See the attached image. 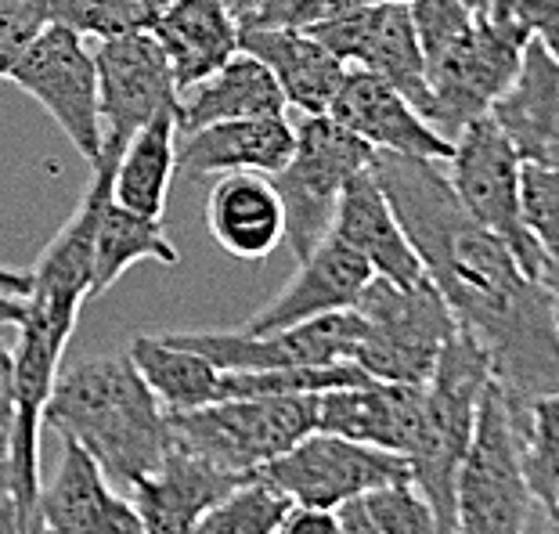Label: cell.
<instances>
[{
	"label": "cell",
	"mask_w": 559,
	"mask_h": 534,
	"mask_svg": "<svg viewBox=\"0 0 559 534\" xmlns=\"http://www.w3.org/2000/svg\"><path fill=\"white\" fill-rule=\"evenodd\" d=\"M368 170L455 325L487 351L502 397L520 401L559 390V325L549 286L523 271L502 235L484 228L459 203L437 163L372 152Z\"/></svg>",
	"instance_id": "obj_1"
},
{
	"label": "cell",
	"mask_w": 559,
	"mask_h": 534,
	"mask_svg": "<svg viewBox=\"0 0 559 534\" xmlns=\"http://www.w3.org/2000/svg\"><path fill=\"white\" fill-rule=\"evenodd\" d=\"M116 152H102L91 166V185L66 228L55 235L29 271V289L22 296L19 343H15V437L8 459L15 477L19 534L37 531L40 498V426L44 405L62 369V354L73 340L80 307L91 300V246L94 224L112 195Z\"/></svg>",
	"instance_id": "obj_2"
},
{
	"label": "cell",
	"mask_w": 559,
	"mask_h": 534,
	"mask_svg": "<svg viewBox=\"0 0 559 534\" xmlns=\"http://www.w3.org/2000/svg\"><path fill=\"white\" fill-rule=\"evenodd\" d=\"M44 426L80 444L123 495L174 448L170 412L145 387L127 351L58 369Z\"/></svg>",
	"instance_id": "obj_3"
},
{
	"label": "cell",
	"mask_w": 559,
	"mask_h": 534,
	"mask_svg": "<svg viewBox=\"0 0 559 534\" xmlns=\"http://www.w3.org/2000/svg\"><path fill=\"white\" fill-rule=\"evenodd\" d=\"M491 379L487 351L455 325L423 387V430L408 455L412 484L430 502L444 534L455 527V473L469 448L480 397Z\"/></svg>",
	"instance_id": "obj_4"
},
{
	"label": "cell",
	"mask_w": 559,
	"mask_h": 534,
	"mask_svg": "<svg viewBox=\"0 0 559 534\" xmlns=\"http://www.w3.org/2000/svg\"><path fill=\"white\" fill-rule=\"evenodd\" d=\"M531 37L516 0H491L466 37L426 66L423 120L455 141L462 127L491 112V105L509 91Z\"/></svg>",
	"instance_id": "obj_5"
},
{
	"label": "cell",
	"mask_w": 559,
	"mask_h": 534,
	"mask_svg": "<svg viewBox=\"0 0 559 534\" xmlns=\"http://www.w3.org/2000/svg\"><path fill=\"white\" fill-rule=\"evenodd\" d=\"M354 311L361 318V340L350 361L383 383L423 387L455 332V315L426 275L412 286L372 275Z\"/></svg>",
	"instance_id": "obj_6"
},
{
	"label": "cell",
	"mask_w": 559,
	"mask_h": 534,
	"mask_svg": "<svg viewBox=\"0 0 559 534\" xmlns=\"http://www.w3.org/2000/svg\"><path fill=\"white\" fill-rule=\"evenodd\" d=\"M174 441L231 473H260L318 430V394L221 397L170 415Z\"/></svg>",
	"instance_id": "obj_7"
},
{
	"label": "cell",
	"mask_w": 559,
	"mask_h": 534,
	"mask_svg": "<svg viewBox=\"0 0 559 534\" xmlns=\"http://www.w3.org/2000/svg\"><path fill=\"white\" fill-rule=\"evenodd\" d=\"M372 152L358 134L340 127L329 112L304 116L296 123V149L278 174H271L285 210V242L304 260L329 239L340 195L354 174L368 170Z\"/></svg>",
	"instance_id": "obj_8"
},
{
	"label": "cell",
	"mask_w": 559,
	"mask_h": 534,
	"mask_svg": "<svg viewBox=\"0 0 559 534\" xmlns=\"http://www.w3.org/2000/svg\"><path fill=\"white\" fill-rule=\"evenodd\" d=\"M538 502L523 477L506 397L491 379L480 397L477 426L455 473L451 534H531Z\"/></svg>",
	"instance_id": "obj_9"
},
{
	"label": "cell",
	"mask_w": 559,
	"mask_h": 534,
	"mask_svg": "<svg viewBox=\"0 0 559 534\" xmlns=\"http://www.w3.org/2000/svg\"><path fill=\"white\" fill-rule=\"evenodd\" d=\"M520 170L523 163L516 156L513 141L502 134L495 116L487 112L455 134L448 156V185L455 188L459 203L477 217L484 228L502 235L509 249L516 253L523 271L542 278L545 253L534 242V235L523 224L520 210Z\"/></svg>",
	"instance_id": "obj_10"
},
{
	"label": "cell",
	"mask_w": 559,
	"mask_h": 534,
	"mask_svg": "<svg viewBox=\"0 0 559 534\" xmlns=\"http://www.w3.org/2000/svg\"><path fill=\"white\" fill-rule=\"evenodd\" d=\"M4 80L44 105L87 166L102 159L98 69L80 33L58 22H44V29L26 44Z\"/></svg>",
	"instance_id": "obj_11"
},
{
	"label": "cell",
	"mask_w": 559,
	"mask_h": 534,
	"mask_svg": "<svg viewBox=\"0 0 559 534\" xmlns=\"http://www.w3.org/2000/svg\"><path fill=\"white\" fill-rule=\"evenodd\" d=\"M293 506L340 509L350 498H361L386 484L412 480L408 459L386 448H372L350 437L314 430L300 444L260 470Z\"/></svg>",
	"instance_id": "obj_12"
},
{
	"label": "cell",
	"mask_w": 559,
	"mask_h": 534,
	"mask_svg": "<svg viewBox=\"0 0 559 534\" xmlns=\"http://www.w3.org/2000/svg\"><path fill=\"white\" fill-rule=\"evenodd\" d=\"M174 343L199 351L221 372H267V369H300V365L350 361L361 340L358 311H332L311 322L275 329V332H166Z\"/></svg>",
	"instance_id": "obj_13"
},
{
	"label": "cell",
	"mask_w": 559,
	"mask_h": 534,
	"mask_svg": "<svg viewBox=\"0 0 559 534\" xmlns=\"http://www.w3.org/2000/svg\"><path fill=\"white\" fill-rule=\"evenodd\" d=\"M98 69V116H102V152L120 156L123 145L156 116L163 105L181 102L170 62L152 33L102 40L94 51Z\"/></svg>",
	"instance_id": "obj_14"
},
{
	"label": "cell",
	"mask_w": 559,
	"mask_h": 534,
	"mask_svg": "<svg viewBox=\"0 0 559 534\" xmlns=\"http://www.w3.org/2000/svg\"><path fill=\"white\" fill-rule=\"evenodd\" d=\"M329 47L343 66H358L368 73L383 76L390 87H397L415 109L426 102V58L419 37H415L412 15L404 4H386V0H368L343 15L307 29Z\"/></svg>",
	"instance_id": "obj_15"
},
{
	"label": "cell",
	"mask_w": 559,
	"mask_h": 534,
	"mask_svg": "<svg viewBox=\"0 0 559 534\" xmlns=\"http://www.w3.org/2000/svg\"><path fill=\"white\" fill-rule=\"evenodd\" d=\"M329 116L376 152L448 163L451 145H455L426 123L423 112L397 87H390L383 76L358 66H347V76H343L336 98L329 105Z\"/></svg>",
	"instance_id": "obj_16"
},
{
	"label": "cell",
	"mask_w": 559,
	"mask_h": 534,
	"mask_svg": "<svg viewBox=\"0 0 559 534\" xmlns=\"http://www.w3.org/2000/svg\"><path fill=\"white\" fill-rule=\"evenodd\" d=\"M37 527L51 534H145L134 502L73 441H62L55 477L40 484Z\"/></svg>",
	"instance_id": "obj_17"
},
{
	"label": "cell",
	"mask_w": 559,
	"mask_h": 534,
	"mask_svg": "<svg viewBox=\"0 0 559 534\" xmlns=\"http://www.w3.org/2000/svg\"><path fill=\"white\" fill-rule=\"evenodd\" d=\"M368 282H372V268L350 246L329 235L300 260L296 275L285 282L275 300H267L257 315L246 318L242 332L260 336V332L289 329L332 311H350Z\"/></svg>",
	"instance_id": "obj_18"
},
{
	"label": "cell",
	"mask_w": 559,
	"mask_h": 534,
	"mask_svg": "<svg viewBox=\"0 0 559 534\" xmlns=\"http://www.w3.org/2000/svg\"><path fill=\"white\" fill-rule=\"evenodd\" d=\"M242 480V473L213 466L210 459L174 441L156 470L130 484L127 498L134 502L145 534H192L202 513Z\"/></svg>",
	"instance_id": "obj_19"
},
{
	"label": "cell",
	"mask_w": 559,
	"mask_h": 534,
	"mask_svg": "<svg viewBox=\"0 0 559 534\" xmlns=\"http://www.w3.org/2000/svg\"><path fill=\"white\" fill-rule=\"evenodd\" d=\"M296 149V123L289 116H249L199 127L177 141V177H221V174H278Z\"/></svg>",
	"instance_id": "obj_20"
},
{
	"label": "cell",
	"mask_w": 559,
	"mask_h": 534,
	"mask_svg": "<svg viewBox=\"0 0 559 534\" xmlns=\"http://www.w3.org/2000/svg\"><path fill=\"white\" fill-rule=\"evenodd\" d=\"M423 387L372 379L365 387L325 390L318 394V430L408 459L423 430Z\"/></svg>",
	"instance_id": "obj_21"
},
{
	"label": "cell",
	"mask_w": 559,
	"mask_h": 534,
	"mask_svg": "<svg viewBox=\"0 0 559 534\" xmlns=\"http://www.w3.org/2000/svg\"><path fill=\"white\" fill-rule=\"evenodd\" d=\"M329 235L340 239L343 246H350L372 268L376 278L412 286V282H419L426 275L419 253H415V246L404 235L397 213L372 177V170L354 174L347 181Z\"/></svg>",
	"instance_id": "obj_22"
},
{
	"label": "cell",
	"mask_w": 559,
	"mask_h": 534,
	"mask_svg": "<svg viewBox=\"0 0 559 534\" xmlns=\"http://www.w3.org/2000/svg\"><path fill=\"white\" fill-rule=\"evenodd\" d=\"M491 116L513 141L520 163L559 170V58L538 37L523 47L516 76L491 105Z\"/></svg>",
	"instance_id": "obj_23"
},
{
	"label": "cell",
	"mask_w": 559,
	"mask_h": 534,
	"mask_svg": "<svg viewBox=\"0 0 559 534\" xmlns=\"http://www.w3.org/2000/svg\"><path fill=\"white\" fill-rule=\"evenodd\" d=\"M239 51L267 66V73L275 76L285 94V105H293L300 116L329 112L343 76H347V66L329 47H321L318 37H311L307 29L239 22Z\"/></svg>",
	"instance_id": "obj_24"
},
{
	"label": "cell",
	"mask_w": 559,
	"mask_h": 534,
	"mask_svg": "<svg viewBox=\"0 0 559 534\" xmlns=\"http://www.w3.org/2000/svg\"><path fill=\"white\" fill-rule=\"evenodd\" d=\"M210 235L224 253L260 264L285 242V210L267 174H221L206 199Z\"/></svg>",
	"instance_id": "obj_25"
},
{
	"label": "cell",
	"mask_w": 559,
	"mask_h": 534,
	"mask_svg": "<svg viewBox=\"0 0 559 534\" xmlns=\"http://www.w3.org/2000/svg\"><path fill=\"white\" fill-rule=\"evenodd\" d=\"M163 47L177 91H192L239 51V19L224 0H166L152 29Z\"/></svg>",
	"instance_id": "obj_26"
},
{
	"label": "cell",
	"mask_w": 559,
	"mask_h": 534,
	"mask_svg": "<svg viewBox=\"0 0 559 534\" xmlns=\"http://www.w3.org/2000/svg\"><path fill=\"white\" fill-rule=\"evenodd\" d=\"M285 94L267 73L260 58L235 51L231 62H224L217 73L195 83L181 94L177 105V134H192L199 127L221 120H249V116H282Z\"/></svg>",
	"instance_id": "obj_27"
},
{
	"label": "cell",
	"mask_w": 559,
	"mask_h": 534,
	"mask_svg": "<svg viewBox=\"0 0 559 534\" xmlns=\"http://www.w3.org/2000/svg\"><path fill=\"white\" fill-rule=\"evenodd\" d=\"M177 105H163L116 156L112 199L141 217L163 221L177 159Z\"/></svg>",
	"instance_id": "obj_28"
},
{
	"label": "cell",
	"mask_w": 559,
	"mask_h": 534,
	"mask_svg": "<svg viewBox=\"0 0 559 534\" xmlns=\"http://www.w3.org/2000/svg\"><path fill=\"white\" fill-rule=\"evenodd\" d=\"M156 260L163 268L181 264V253L166 235L163 221L141 217V213L120 206L109 195L94 224V246H91V296L109 293L116 282L134 264Z\"/></svg>",
	"instance_id": "obj_29"
},
{
	"label": "cell",
	"mask_w": 559,
	"mask_h": 534,
	"mask_svg": "<svg viewBox=\"0 0 559 534\" xmlns=\"http://www.w3.org/2000/svg\"><path fill=\"white\" fill-rule=\"evenodd\" d=\"M130 361L145 379V387L156 394L159 405L177 415V412H192L221 401V369L210 358H202L199 351H188L181 343H174L170 336H141L130 340Z\"/></svg>",
	"instance_id": "obj_30"
},
{
	"label": "cell",
	"mask_w": 559,
	"mask_h": 534,
	"mask_svg": "<svg viewBox=\"0 0 559 534\" xmlns=\"http://www.w3.org/2000/svg\"><path fill=\"white\" fill-rule=\"evenodd\" d=\"M516 455L542 517L559 491V390L506 401Z\"/></svg>",
	"instance_id": "obj_31"
},
{
	"label": "cell",
	"mask_w": 559,
	"mask_h": 534,
	"mask_svg": "<svg viewBox=\"0 0 559 534\" xmlns=\"http://www.w3.org/2000/svg\"><path fill=\"white\" fill-rule=\"evenodd\" d=\"M293 502L267 477H246L242 484L213 502L192 534H275Z\"/></svg>",
	"instance_id": "obj_32"
},
{
	"label": "cell",
	"mask_w": 559,
	"mask_h": 534,
	"mask_svg": "<svg viewBox=\"0 0 559 534\" xmlns=\"http://www.w3.org/2000/svg\"><path fill=\"white\" fill-rule=\"evenodd\" d=\"M166 0H47V22L69 26L83 40H116L152 33Z\"/></svg>",
	"instance_id": "obj_33"
},
{
	"label": "cell",
	"mask_w": 559,
	"mask_h": 534,
	"mask_svg": "<svg viewBox=\"0 0 559 534\" xmlns=\"http://www.w3.org/2000/svg\"><path fill=\"white\" fill-rule=\"evenodd\" d=\"M520 210L523 224L542 246L545 260L559 257V170L556 166L523 163L520 170Z\"/></svg>",
	"instance_id": "obj_34"
},
{
	"label": "cell",
	"mask_w": 559,
	"mask_h": 534,
	"mask_svg": "<svg viewBox=\"0 0 559 534\" xmlns=\"http://www.w3.org/2000/svg\"><path fill=\"white\" fill-rule=\"evenodd\" d=\"M365 506L372 513L376 527L383 534H444L437 524L430 502L412 480L386 484L365 495Z\"/></svg>",
	"instance_id": "obj_35"
},
{
	"label": "cell",
	"mask_w": 559,
	"mask_h": 534,
	"mask_svg": "<svg viewBox=\"0 0 559 534\" xmlns=\"http://www.w3.org/2000/svg\"><path fill=\"white\" fill-rule=\"evenodd\" d=\"M408 15L426 66L437 62L440 55H448L473 29V22H477V15L466 8V0H412Z\"/></svg>",
	"instance_id": "obj_36"
},
{
	"label": "cell",
	"mask_w": 559,
	"mask_h": 534,
	"mask_svg": "<svg viewBox=\"0 0 559 534\" xmlns=\"http://www.w3.org/2000/svg\"><path fill=\"white\" fill-rule=\"evenodd\" d=\"M368 4V0H260L249 15V26H282V29H314L343 11Z\"/></svg>",
	"instance_id": "obj_37"
},
{
	"label": "cell",
	"mask_w": 559,
	"mask_h": 534,
	"mask_svg": "<svg viewBox=\"0 0 559 534\" xmlns=\"http://www.w3.org/2000/svg\"><path fill=\"white\" fill-rule=\"evenodd\" d=\"M47 22V0H0V76Z\"/></svg>",
	"instance_id": "obj_38"
},
{
	"label": "cell",
	"mask_w": 559,
	"mask_h": 534,
	"mask_svg": "<svg viewBox=\"0 0 559 534\" xmlns=\"http://www.w3.org/2000/svg\"><path fill=\"white\" fill-rule=\"evenodd\" d=\"M15 437V347L4 340L0 325V455H8Z\"/></svg>",
	"instance_id": "obj_39"
},
{
	"label": "cell",
	"mask_w": 559,
	"mask_h": 534,
	"mask_svg": "<svg viewBox=\"0 0 559 534\" xmlns=\"http://www.w3.org/2000/svg\"><path fill=\"white\" fill-rule=\"evenodd\" d=\"M516 11L531 26L534 37L559 58V4L556 0H516Z\"/></svg>",
	"instance_id": "obj_40"
},
{
	"label": "cell",
	"mask_w": 559,
	"mask_h": 534,
	"mask_svg": "<svg viewBox=\"0 0 559 534\" xmlns=\"http://www.w3.org/2000/svg\"><path fill=\"white\" fill-rule=\"evenodd\" d=\"M275 534H343L336 509H314V506H293Z\"/></svg>",
	"instance_id": "obj_41"
},
{
	"label": "cell",
	"mask_w": 559,
	"mask_h": 534,
	"mask_svg": "<svg viewBox=\"0 0 559 534\" xmlns=\"http://www.w3.org/2000/svg\"><path fill=\"white\" fill-rule=\"evenodd\" d=\"M336 517H340V531L343 534H383V531L376 527L372 513H368L365 495L361 498H350V502H343L336 509Z\"/></svg>",
	"instance_id": "obj_42"
},
{
	"label": "cell",
	"mask_w": 559,
	"mask_h": 534,
	"mask_svg": "<svg viewBox=\"0 0 559 534\" xmlns=\"http://www.w3.org/2000/svg\"><path fill=\"white\" fill-rule=\"evenodd\" d=\"M26 289H29V271L0 264V296H26Z\"/></svg>",
	"instance_id": "obj_43"
},
{
	"label": "cell",
	"mask_w": 559,
	"mask_h": 534,
	"mask_svg": "<svg viewBox=\"0 0 559 534\" xmlns=\"http://www.w3.org/2000/svg\"><path fill=\"white\" fill-rule=\"evenodd\" d=\"M15 506V477H11V459L0 455V509Z\"/></svg>",
	"instance_id": "obj_44"
},
{
	"label": "cell",
	"mask_w": 559,
	"mask_h": 534,
	"mask_svg": "<svg viewBox=\"0 0 559 534\" xmlns=\"http://www.w3.org/2000/svg\"><path fill=\"white\" fill-rule=\"evenodd\" d=\"M542 282L552 293V307H556V325H559V257H549L542 268Z\"/></svg>",
	"instance_id": "obj_45"
},
{
	"label": "cell",
	"mask_w": 559,
	"mask_h": 534,
	"mask_svg": "<svg viewBox=\"0 0 559 534\" xmlns=\"http://www.w3.org/2000/svg\"><path fill=\"white\" fill-rule=\"evenodd\" d=\"M22 318V296H0V325H19Z\"/></svg>",
	"instance_id": "obj_46"
},
{
	"label": "cell",
	"mask_w": 559,
	"mask_h": 534,
	"mask_svg": "<svg viewBox=\"0 0 559 534\" xmlns=\"http://www.w3.org/2000/svg\"><path fill=\"white\" fill-rule=\"evenodd\" d=\"M224 4H228V11H231L235 19L246 22V19L260 8V0H224Z\"/></svg>",
	"instance_id": "obj_47"
},
{
	"label": "cell",
	"mask_w": 559,
	"mask_h": 534,
	"mask_svg": "<svg viewBox=\"0 0 559 534\" xmlns=\"http://www.w3.org/2000/svg\"><path fill=\"white\" fill-rule=\"evenodd\" d=\"M0 534H19V517H15V506H4V509H0Z\"/></svg>",
	"instance_id": "obj_48"
},
{
	"label": "cell",
	"mask_w": 559,
	"mask_h": 534,
	"mask_svg": "<svg viewBox=\"0 0 559 534\" xmlns=\"http://www.w3.org/2000/svg\"><path fill=\"white\" fill-rule=\"evenodd\" d=\"M545 520H549V531L559 534V491H556V498H552V506L545 509Z\"/></svg>",
	"instance_id": "obj_49"
},
{
	"label": "cell",
	"mask_w": 559,
	"mask_h": 534,
	"mask_svg": "<svg viewBox=\"0 0 559 534\" xmlns=\"http://www.w3.org/2000/svg\"><path fill=\"white\" fill-rule=\"evenodd\" d=\"M466 8L473 11V15H484V11L491 8V0H466Z\"/></svg>",
	"instance_id": "obj_50"
},
{
	"label": "cell",
	"mask_w": 559,
	"mask_h": 534,
	"mask_svg": "<svg viewBox=\"0 0 559 534\" xmlns=\"http://www.w3.org/2000/svg\"><path fill=\"white\" fill-rule=\"evenodd\" d=\"M386 4H404V8H408V4H412V0H386Z\"/></svg>",
	"instance_id": "obj_51"
},
{
	"label": "cell",
	"mask_w": 559,
	"mask_h": 534,
	"mask_svg": "<svg viewBox=\"0 0 559 534\" xmlns=\"http://www.w3.org/2000/svg\"><path fill=\"white\" fill-rule=\"evenodd\" d=\"M29 534H51V531H47V527H37V531H29Z\"/></svg>",
	"instance_id": "obj_52"
},
{
	"label": "cell",
	"mask_w": 559,
	"mask_h": 534,
	"mask_svg": "<svg viewBox=\"0 0 559 534\" xmlns=\"http://www.w3.org/2000/svg\"><path fill=\"white\" fill-rule=\"evenodd\" d=\"M542 534H552V531H542Z\"/></svg>",
	"instance_id": "obj_53"
},
{
	"label": "cell",
	"mask_w": 559,
	"mask_h": 534,
	"mask_svg": "<svg viewBox=\"0 0 559 534\" xmlns=\"http://www.w3.org/2000/svg\"><path fill=\"white\" fill-rule=\"evenodd\" d=\"M556 4H559V0H556Z\"/></svg>",
	"instance_id": "obj_54"
}]
</instances>
